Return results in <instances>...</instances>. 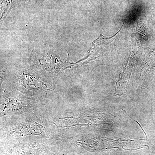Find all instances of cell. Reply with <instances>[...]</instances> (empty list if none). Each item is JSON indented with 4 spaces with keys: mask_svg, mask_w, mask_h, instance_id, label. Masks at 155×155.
I'll use <instances>...</instances> for the list:
<instances>
[{
    "mask_svg": "<svg viewBox=\"0 0 155 155\" xmlns=\"http://www.w3.org/2000/svg\"><path fill=\"white\" fill-rule=\"evenodd\" d=\"M122 110L125 111V113H126V114H127V113H126V111H125V110H123V109H122ZM127 115H128V116H129V117H130V118H131V119H132V120H133V121H135V122H136L137 123V124H138L139 125V126H140V128H141L142 130L143 131V132H144L145 134L146 137V138H147V135L146 134L144 130H143V129L141 125H140V124L138 122H137V121H135V120H134V119H132V118H131V117H130V116H129V115H128V114H127Z\"/></svg>",
    "mask_w": 155,
    "mask_h": 155,
    "instance_id": "1",
    "label": "cell"
}]
</instances>
